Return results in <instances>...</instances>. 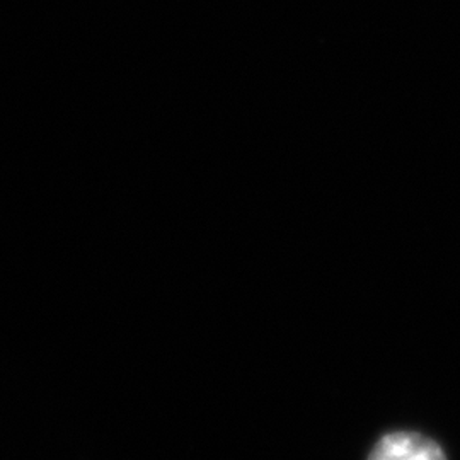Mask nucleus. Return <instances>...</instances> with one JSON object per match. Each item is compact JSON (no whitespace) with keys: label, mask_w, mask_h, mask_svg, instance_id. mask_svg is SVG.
I'll list each match as a JSON object with an SVG mask.
<instances>
[{"label":"nucleus","mask_w":460,"mask_h":460,"mask_svg":"<svg viewBox=\"0 0 460 460\" xmlns=\"http://www.w3.org/2000/svg\"><path fill=\"white\" fill-rule=\"evenodd\" d=\"M368 460H447L444 450L420 433L395 431L382 437Z\"/></svg>","instance_id":"f257e3e1"}]
</instances>
